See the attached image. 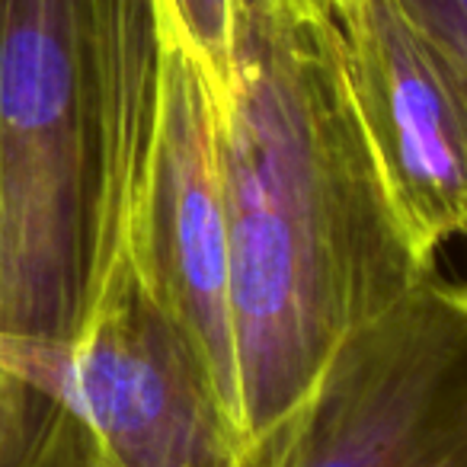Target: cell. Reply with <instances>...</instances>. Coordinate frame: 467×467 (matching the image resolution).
Wrapping results in <instances>:
<instances>
[{"label": "cell", "instance_id": "cell-4", "mask_svg": "<svg viewBox=\"0 0 467 467\" xmlns=\"http://www.w3.org/2000/svg\"><path fill=\"white\" fill-rule=\"evenodd\" d=\"M157 29V119L131 218L129 256L148 292L202 358L244 439L214 99L186 46L161 20Z\"/></svg>", "mask_w": 467, "mask_h": 467}, {"label": "cell", "instance_id": "cell-3", "mask_svg": "<svg viewBox=\"0 0 467 467\" xmlns=\"http://www.w3.org/2000/svg\"><path fill=\"white\" fill-rule=\"evenodd\" d=\"M266 467H467V282L429 273L339 343Z\"/></svg>", "mask_w": 467, "mask_h": 467}, {"label": "cell", "instance_id": "cell-5", "mask_svg": "<svg viewBox=\"0 0 467 467\" xmlns=\"http://www.w3.org/2000/svg\"><path fill=\"white\" fill-rule=\"evenodd\" d=\"M74 407L122 467H266L129 250L74 352Z\"/></svg>", "mask_w": 467, "mask_h": 467}, {"label": "cell", "instance_id": "cell-8", "mask_svg": "<svg viewBox=\"0 0 467 467\" xmlns=\"http://www.w3.org/2000/svg\"><path fill=\"white\" fill-rule=\"evenodd\" d=\"M435 55L467 122V0H397Z\"/></svg>", "mask_w": 467, "mask_h": 467}, {"label": "cell", "instance_id": "cell-2", "mask_svg": "<svg viewBox=\"0 0 467 467\" xmlns=\"http://www.w3.org/2000/svg\"><path fill=\"white\" fill-rule=\"evenodd\" d=\"M157 87L154 0H0V231L78 260L122 254Z\"/></svg>", "mask_w": 467, "mask_h": 467}, {"label": "cell", "instance_id": "cell-9", "mask_svg": "<svg viewBox=\"0 0 467 467\" xmlns=\"http://www.w3.org/2000/svg\"><path fill=\"white\" fill-rule=\"evenodd\" d=\"M327 4H333V0H327Z\"/></svg>", "mask_w": 467, "mask_h": 467}, {"label": "cell", "instance_id": "cell-1", "mask_svg": "<svg viewBox=\"0 0 467 467\" xmlns=\"http://www.w3.org/2000/svg\"><path fill=\"white\" fill-rule=\"evenodd\" d=\"M214 129L254 458L339 343L435 266L416 254L384 186L327 0H237L231 90Z\"/></svg>", "mask_w": 467, "mask_h": 467}, {"label": "cell", "instance_id": "cell-7", "mask_svg": "<svg viewBox=\"0 0 467 467\" xmlns=\"http://www.w3.org/2000/svg\"><path fill=\"white\" fill-rule=\"evenodd\" d=\"M154 10L192 55L218 109L231 90L237 0H154Z\"/></svg>", "mask_w": 467, "mask_h": 467}, {"label": "cell", "instance_id": "cell-6", "mask_svg": "<svg viewBox=\"0 0 467 467\" xmlns=\"http://www.w3.org/2000/svg\"><path fill=\"white\" fill-rule=\"evenodd\" d=\"M358 122L422 263L467 241V122L435 55L397 0H333Z\"/></svg>", "mask_w": 467, "mask_h": 467}]
</instances>
